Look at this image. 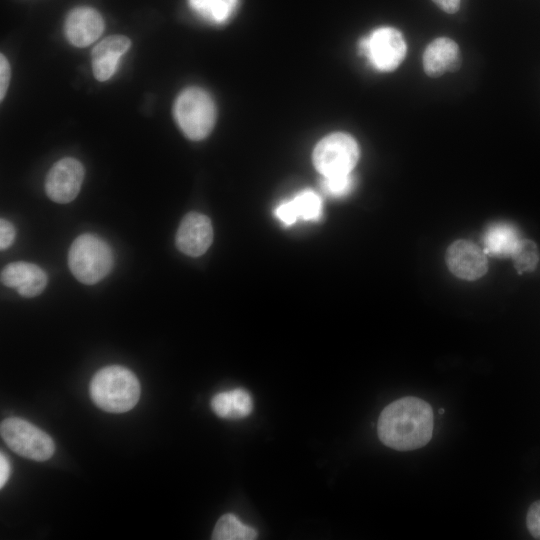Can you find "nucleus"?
I'll use <instances>...</instances> for the list:
<instances>
[{"mask_svg":"<svg viewBox=\"0 0 540 540\" xmlns=\"http://www.w3.org/2000/svg\"><path fill=\"white\" fill-rule=\"evenodd\" d=\"M381 442L395 450L409 451L425 446L432 437L433 411L417 397H403L387 405L377 424Z\"/></svg>","mask_w":540,"mask_h":540,"instance_id":"f257e3e1","label":"nucleus"},{"mask_svg":"<svg viewBox=\"0 0 540 540\" xmlns=\"http://www.w3.org/2000/svg\"><path fill=\"white\" fill-rule=\"evenodd\" d=\"M90 396L100 409L110 413H124L137 404L140 384L135 374L126 367L106 366L93 376Z\"/></svg>","mask_w":540,"mask_h":540,"instance_id":"f03ea898","label":"nucleus"},{"mask_svg":"<svg viewBox=\"0 0 540 540\" xmlns=\"http://www.w3.org/2000/svg\"><path fill=\"white\" fill-rule=\"evenodd\" d=\"M68 265L78 281L93 285L111 272L114 254L101 237L85 233L72 242L68 252Z\"/></svg>","mask_w":540,"mask_h":540,"instance_id":"7ed1b4c3","label":"nucleus"},{"mask_svg":"<svg viewBox=\"0 0 540 540\" xmlns=\"http://www.w3.org/2000/svg\"><path fill=\"white\" fill-rule=\"evenodd\" d=\"M173 113L179 128L191 140L207 137L216 121L214 101L199 87L183 90L175 100Z\"/></svg>","mask_w":540,"mask_h":540,"instance_id":"20e7f679","label":"nucleus"},{"mask_svg":"<svg viewBox=\"0 0 540 540\" xmlns=\"http://www.w3.org/2000/svg\"><path fill=\"white\" fill-rule=\"evenodd\" d=\"M0 432L5 444L22 457L46 461L54 454L52 438L24 419L11 417L3 420Z\"/></svg>","mask_w":540,"mask_h":540,"instance_id":"39448f33","label":"nucleus"},{"mask_svg":"<svg viewBox=\"0 0 540 540\" xmlns=\"http://www.w3.org/2000/svg\"><path fill=\"white\" fill-rule=\"evenodd\" d=\"M360 54L377 71L390 72L396 69L406 55V42L399 30L390 26L374 29L360 39Z\"/></svg>","mask_w":540,"mask_h":540,"instance_id":"423d86ee","label":"nucleus"},{"mask_svg":"<svg viewBox=\"0 0 540 540\" xmlns=\"http://www.w3.org/2000/svg\"><path fill=\"white\" fill-rule=\"evenodd\" d=\"M360 155L356 140L346 133H332L314 148L312 159L322 176L351 173Z\"/></svg>","mask_w":540,"mask_h":540,"instance_id":"0eeeda50","label":"nucleus"},{"mask_svg":"<svg viewBox=\"0 0 540 540\" xmlns=\"http://www.w3.org/2000/svg\"><path fill=\"white\" fill-rule=\"evenodd\" d=\"M85 176L80 161L65 157L57 161L49 170L45 180L47 196L54 202L69 203L78 195Z\"/></svg>","mask_w":540,"mask_h":540,"instance_id":"6e6552de","label":"nucleus"},{"mask_svg":"<svg viewBox=\"0 0 540 540\" xmlns=\"http://www.w3.org/2000/svg\"><path fill=\"white\" fill-rule=\"evenodd\" d=\"M213 241L210 219L201 213L190 212L182 219L175 237L177 248L191 257L204 254Z\"/></svg>","mask_w":540,"mask_h":540,"instance_id":"1a4fd4ad","label":"nucleus"},{"mask_svg":"<svg viewBox=\"0 0 540 540\" xmlns=\"http://www.w3.org/2000/svg\"><path fill=\"white\" fill-rule=\"evenodd\" d=\"M101 14L91 7H77L67 15L64 31L67 40L82 48L94 43L104 30Z\"/></svg>","mask_w":540,"mask_h":540,"instance_id":"9d476101","label":"nucleus"},{"mask_svg":"<svg viewBox=\"0 0 540 540\" xmlns=\"http://www.w3.org/2000/svg\"><path fill=\"white\" fill-rule=\"evenodd\" d=\"M447 264L453 274L466 280L480 278L488 267L485 252L468 240H457L451 244Z\"/></svg>","mask_w":540,"mask_h":540,"instance_id":"9b49d317","label":"nucleus"},{"mask_svg":"<svg viewBox=\"0 0 540 540\" xmlns=\"http://www.w3.org/2000/svg\"><path fill=\"white\" fill-rule=\"evenodd\" d=\"M1 282L14 288L27 298L39 295L46 287L48 277L38 265L29 262H12L1 271Z\"/></svg>","mask_w":540,"mask_h":540,"instance_id":"f8f14e48","label":"nucleus"},{"mask_svg":"<svg viewBox=\"0 0 540 540\" xmlns=\"http://www.w3.org/2000/svg\"><path fill=\"white\" fill-rule=\"evenodd\" d=\"M130 46V39L123 35H111L100 41L91 54L94 77L101 82L110 79Z\"/></svg>","mask_w":540,"mask_h":540,"instance_id":"ddd939ff","label":"nucleus"},{"mask_svg":"<svg viewBox=\"0 0 540 540\" xmlns=\"http://www.w3.org/2000/svg\"><path fill=\"white\" fill-rule=\"evenodd\" d=\"M274 213L286 226L294 224L299 218L315 221L322 214V201L314 191L303 190L292 199L280 203Z\"/></svg>","mask_w":540,"mask_h":540,"instance_id":"4468645a","label":"nucleus"},{"mask_svg":"<svg viewBox=\"0 0 540 540\" xmlns=\"http://www.w3.org/2000/svg\"><path fill=\"white\" fill-rule=\"evenodd\" d=\"M459 62V47L455 41L447 37L434 39L423 54V68L430 77H438L446 71L455 70Z\"/></svg>","mask_w":540,"mask_h":540,"instance_id":"2eb2a0df","label":"nucleus"},{"mask_svg":"<svg viewBox=\"0 0 540 540\" xmlns=\"http://www.w3.org/2000/svg\"><path fill=\"white\" fill-rule=\"evenodd\" d=\"M211 407L221 418L239 419L252 412L253 402L248 391L238 388L216 394L211 400Z\"/></svg>","mask_w":540,"mask_h":540,"instance_id":"dca6fc26","label":"nucleus"},{"mask_svg":"<svg viewBox=\"0 0 540 540\" xmlns=\"http://www.w3.org/2000/svg\"><path fill=\"white\" fill-rule=\"evenodd\" d=\"M520 238L509 223H494L485 232V253L496 257H511Z\"/></svg>","mask_w":540,"mask_h":540,"instance_id":"f3484780","label":"nucleus"},{"mask_svg":"<svg viewBox=\"0 0 540 540\" xmlns=\"http://www.w3.org/2000/svg\"><path fill=\"white\" fill-rule=\"evenodd\" d=\"M190 8L212 24H223L235 13L239 0H188Z\"/></svg>","mask_w":540,"mask_h":540,"instance_id":"a211bd4d","label":"nucleus"},{"mask_svg":"<svg viewBox=\"0 0 540 540\" xmlns=\"http://www.w3.org/2000/svg\"><path fill=\"white\" fill-rule=\"evenodd\" d=\"M256 537L257 532L254 528L242 523L231 513L220 517L212 534L215 540H252Z\"/></svg>","mask_w":540,"mask_h":540,"instance_id":"6ab92c4d","label":"nucleus"},{"mask_svg":"<svg viewBox=\"0 0 540 540\" xmlns=\"http://www.w3.org/2000/svg\"><path fill=\"white\" fill-rule=\"evenodd\" d=\"M511 258L514 261L515 268L519 272L533 271L539 259L536 244L531 240L520 239Z\"/></svg>","mask_w":540,"mask_h":540,"instance_id":"aec40b11","label":"nucleus"},{"mask_svg":"<svg viewBox=\"0 0 540 540\" xmlns=\"http://www.w3.org/2000/svg\"><path fill=\"white\" fill-rule=\"evenodd\" d=\"M355 178L352 173L322 176V190L329 196L339 198L348 195L354 188Z\"/></svg>","mask_w":540,"mask_h":540,"instance_id":"412c9836","label":"nucleus"},{"mask_svg":"<svg viewBox=\"0 0 540 540\" xmlns=\"http://www.w3.org/2000/svg\"><path fill=\"white\" fill-rule=\"evenodd\" d=\"M526 525L529 533L540 539V500L533 502L526 515Z\"/></svg>","mask_w":540,"mask_h":540,"instance_id":"4be33fe9","label":"nucleus"},{"mask_svg":"<svg viewBox=\"0 0 540 540\" xmlns=\"http://www.w3.org/2000/svg\"><path fill=\"white\" fill-rule=\"evenodd\" d=\"M15 228L11 222L1 218L0 220V248L7 249L14 241Z\"/></svg>","mask_w":540,"mask_h":540,"instance_id":"5701e85b","label":"nucleus"},{"mask_svg":"<svg viewBox=\"0 0 540 540\" xmlns=\"http://www.w3.org/2000/svg\"><path fill=\"white\" fill-rule=\"evenodd\" d=\"M11 69L6 57L0 55V99L3 100L10 82Z\"/></svg>","mask_w":540,"mask_h":540,"instance_id":"b1692460","label":"nucleus"},{"mask_svg":"<svg viewBox=\"0 0 540 540\" xmlns=\"http://www.w3.org/2000/svg\"><path fill=\"white\" fill-rule=\"evenodd\" d=\"M10 462L3 452L0 454V487L2 488L10 476Z\"/></svg>","mask_w":540,"mask_h":540,"instance_id":"393cba45","label":"nucleus"},{"mask_svg":"<svg viewBox=\"0 0 540 540\" xmlns=\"http://www.w3.org/2000/svg\"><path fill=\"white\" fill-rule=\"evenodd\" d=\"M441 10L453 14L460 8L461 0H432Z\"/></svg>","mask_w":540,"mask_h":540,"instance_id":"a878e982","label":"nucleus"},{"mask_svg":"<svg viewBox=\"0 0 540 540\" xmlns=\"http://www.w3.org/2000/svg\"><path fill=\"white\" fill-rule=\"evenodd\" d=\"M439 411H440L441 414L444 413V409H442V408Z\"/></svg>","mask_w":540,"mask_h":540,"instance_id":"bb28decb","label":"nucleus"}]
</instances>
